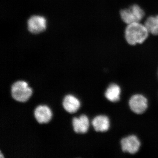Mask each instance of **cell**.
Returning a JSON list of instances; mask_svg holds the SVG:
<instances>
[{"label":"cell","instance_id":"obj_1","mask_svg":"<svg viewBox=\"0 0 158 158\" xmlns=\"http://www.w3.org/2000/svg\"><path fill=\"white\" fill-rule=\"evenodd\" d=\"M148 31L145 26L140 23L128 24L125 31V37L130 45L143 43L148 37Z\"/></svg>","mask_w":158,"mask_h":158},{"label":"cell","instance_id":"obj_2","mask_svg":"<svg viewBox=\"0 0 158 158\" xmlns=\"http://www.w3.org/2000/svg\"><path fill=\"white\" fill-rule=\"evenodd\" d=\"M11 97L15 100L20 102H25L30 98L33 90L27 82L19 81L11 85Z\"/></svg>","mask_w":158,"mask_h":158},{"label":"cell","instance_id":"obj_3","mask_svg":"<svg viewBox=\"0 0 158 158\" xmlns=\"http://www.w3.org/2000/svg\"><path fill=\"white\" fill-rule=\"evenodd\" d=\"M120 16L122 20L127 24L134 23H140L144 16V12L140 6L134 5L128 9L121 10Z\"/></svg>","mask_w":158,"mask_h":158},{"label":"cell","instance_id":"obj_4","mask_svg":"<svg viewBox=\"0 0 158 158\" xmlns=\"http://www.w3.org/2000/svg\"><path fill=\"white\" fill-rule=\"evenodd\" d=\"M129 106L131 110L136 114L144 113L148 107L147 98L141 94L133 95L129 101Z\"/></svg>","mask_w":158,"mask_h":158},{"label":"cell","instance_id":"obj_5","mask_svg":"<svg viewBox=\"0 0 158 158\" xmlns=\"http://www.w3.org/2000/svg\"><path fill=\"white\" fill-rule=\"evenodd\" d=\"M121 145L123 151L134 154L139 150L141 143L136 136L132 135L123 138Z\"/></svg>","mask_w":158,"mask_h":158},{"label":"cell","instance_id":"obj_6","mask_svg":"<svg viewBox=\"0 0 158 158\" xmlns=\"http://www.w3.org/2000/svg\"><path fill=\"white\" fill-rule=\"evenodd\" d=\"M46 19L42 16H31L28 20V29L32 34H38L45 31Z\"/></svg>","mask_w":158,"mask_h":158},{"label":"cell","instance_id":"obj_7","mask_svg":"<svg viewBox=\"0 0 158 158\" xmlns=\"http://www.w3.org/2000/svg\"><path fill=\"white\" fill-rule=\"evenodd\" d=\"M34 116L38 123H46L50 121L52 117V112L48 106L40 105L35 108Z\"/></svg>","mask_w":158,"mask_h":158},{"label":"cell","instance_id":"obj_8","mask_svg":"<svg viewBox=\"0 0 158 158\" xmlns=\"http://www.w3.org/2000/svg\"><path fill=\"white\" fill-rule=\"evenodd\" d=\"M72 123L75 132L80 134L87 132L90 126L89 118L85 114L81 115L79 117H74Z\"/></svg>","mask_w":158,"mask_h":158},{"label":"cell","instance_id":"obj_9","mask_svg":"<svg viewBox=\"0 0 158 158\" xmlns=\"http://www.w3.org/2000/svg\"><path fill=\"white\" fill-rule=\"evenodd\" d=\"M81 102L75 96L68 94L65 96L62 101V106L64 110L69 113L76 112L81 107Z\"/></svg>","mask_w":158,"mask_h":158},{"label":"cell","instance_id":"obj_10","mask_svg":"<svg viewBox=\"0 0 158 158\" xmlns=\"http://www.w3.org/2000/svg\"><path fill=\"white\" fill-rule=\"evenodd\" d=\"M92 125L97 132H106L110 128V119L107 116L99 115L93 118Z\"/></svg>","mask_w":158,"mask_h":158},{"label":"cell","instance_id":"obj_11","mask_svg":"<svg viewBox=\"0 0 158 158\" xmlns=\"http://www.w3.org/2000/svg\"><path fill=\"white\" fill-rule=\"evenodd\" d=\"M121 89L116 84L110 85L105 92V97L111 102H118L120 99Z\"/></svg>","mask_w":158,"mask_h":158},{"label":"cell","instance_id":"obj_12","mask_svg":"<svg viewBox=\"0 0 158 158\" xmlns=\"http://www.w3.org/2000/svg\"><path fill=\"white\" fill-rule=\"evenodd\" d=\"M144 25L149 33L155 36H158V15L148 18Z\"/></svg>","mask_w":158,"mask_h":158}]
</instances>
